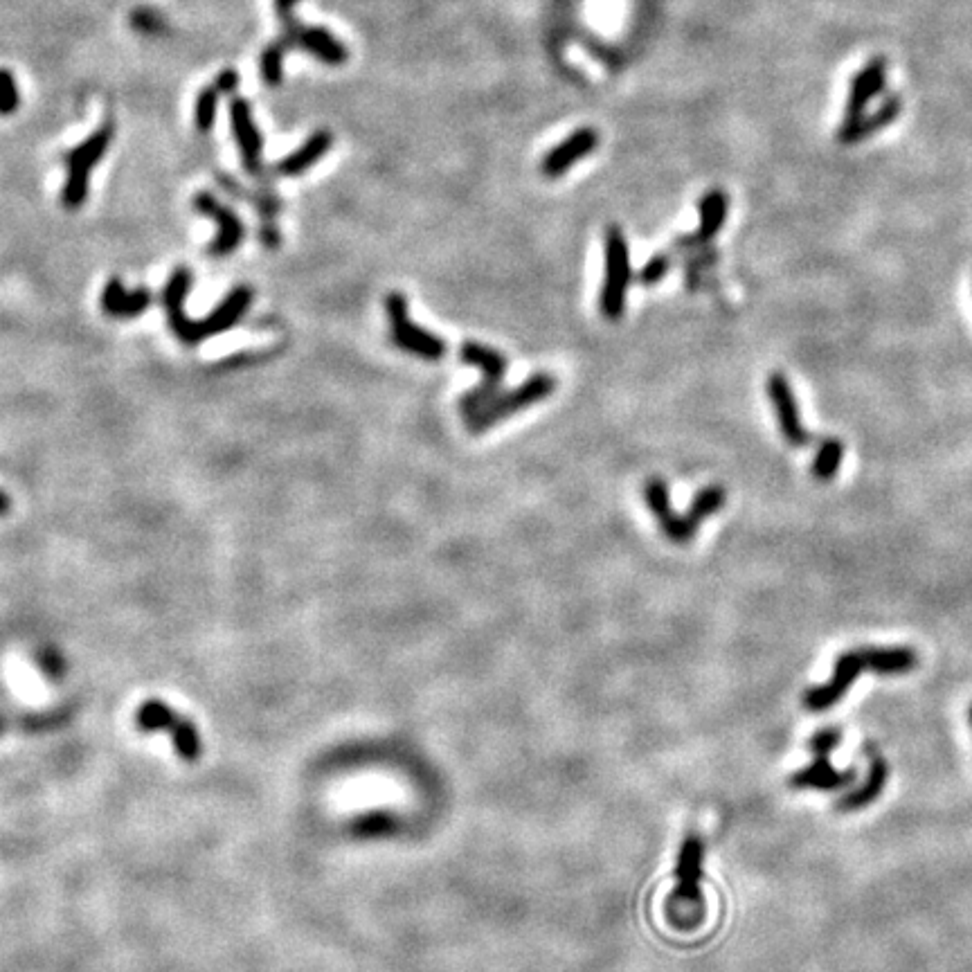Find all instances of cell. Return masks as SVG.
<instances>
[{"label":"cell","mask_w":972,"mask_h":972,"mask_svg":"<svg viewBox=\"0 0 972 972\" xmlns=\"http://www.w3.org/2000/svg\"><path fill=\"white\" fill-rule=\"evenodd\" d=\"M194 207L205 216H210V219L219 225V234H216V239L210 246V255L225 257L230 255L232 250L239 248V243L243 241V234H246V228H243L239 216L234 214L230 207L221 205L212 194L207 192L194 196Z\"/></svg>","instance_id":"14"},{"label":"cell","mask_w":972,"mask_h":972,"mask_svg":"<svg viewBox=\"0 0 972 972\" xmlns=\"http://www.w3.org/2000/svg\"><path fill=\"white\" fill-rule=\"evenodd\" d=\"M279 21H282V36H279V39L288 45V50L302 48L309 52L311 57L327 63V66H340V63H345L349 59L347 45L340 43L336 36H333L329 30H324V27L302 25L300 21H295L293 14L279 16Z\"/></svg>","instance_id":"9"},{"label":"cell","mask_w":972,"mask_h":972,"mask_svg":"<svg viewBox=\"0 0 972 972\" xmlns=\"http://www.w3.org/2000/svg\"><path fill=\"white\" fill-rule=\"evenodd\" d=\"M219 90H216V86H207L201 90V95H198L196 99V108H194V120H196V129L201 131V133H207L214 126V120H216V108H219Z\"/></svg>","instance_id":"26"},{"label":"cell","mask_w":972,"mask_h":972,"mask_svg":"<svg viewBox=\"0 0 972 972\" xmlns=\"http://www.w3.org/2000/svg\"><path fill=\"white\" fill-rule=\"evenodd\" d=\"M844 453H846V448H844L840 439H835V437L824 439L822 446H819V450L815 453L813 464H810V475H813L817 482L833 480L837 471H840Z\"/></svg>","instance_id":"24"},{"label":"cell","mask_w":972,"mask_h":972,"mask_svg":"<svg viewBox=\"0 0 972 972\" xmlns=\"http://www.w3.org/2000/svg\"><path fill=\"white\" fill-rule=\"evenodd\" d=\"M900 111H903V99L891 95L882 102V106L876 113L871 115L864 113L862 117H858V120L842 122L840 131H837V140H840V144H844V147L846 144H858L860 140H867L873 133H878L880 129H885V126L894 122L900 115Z\"/></svg>","instance_id":"20"},{"label":"cell","mask_w":972,"mask_h":972,"mask_svg":"<svg viewBox=\"0 0 972 972\" xmlns=\"http://www.w3.org/2000/svg\"><path fill=\"white\" fill-rule=\"evenodd\" d=\"M189 286H192L189 270L176 268V273L169 277L165 291H162V304H165L169 327L187 347L201 345L205 338L219 336V333L232 329L246 315L252 297H255L248 286H237L205 320H189L183 309Z\"/></svg>","instance_id":"1"},{"label":"cell","mask_w":972,"mask_h":972,"mask_svg":"<svg viewBox=\"0 0 972 972\" xmlns=\"http://www.w3.org/2000/svg\"><path fill=\"white\" fill-rule=\"evenodd\" d=\"M842 741V732L837 727H824V729H819V732H815L813 736H810V741H808V750L813 752V754H828L831 756V752L835 750L837 745H840Z\"/></svg>","instance_id":"29"},{"label":"cell","mask_w":972,"mask_h":972,"mask_svg":"<svg viewBox=\"0 0 972 972\" xmlns=\"http://www.w3.org/2000/svg\"><path fill=\"white\" fill-rule=\"evenodd\" d=\"M135 725L140 732H167L171 736L178 756L187 763H194L203 754V738L198 727L187 716H180L162 700L142 702L135 711Z\"/></svg>","instance_id":"4"},{"label":"cell","mask_w":972,"mask_h":972,"mask_svg":"<svg viewBox=\"0 0 972 972\" xmlns=\"http://www.w3.org/2000/svg\"><path fill=\"white\" fill-rule=\"evenodd\" d=\"M9 507H12V502H9L7 495L0 491V516H5V513L9 511Z\"/></svg>","instance_id":"33"},{"label":"cell","mask_w":972,"mask_h":972,"mask_svg":"<svg viewBox=\"0 0 972 972\" xmlns=\"http://www.w3.org/2000/svg\"><path fill=\"white\" fill-rule=\"evenodd\" d=\"M671 266H673V259H671L669 252H657V255H653L651 259H648L646 264H644V268L639 270L637 279L644 286H653L657 282H662V279L666 275H669Z\"/></svg>","instance_id":"27"},{"label":"cell","mask_w":972,"mask_h":972,"mask_svg":"<svg viewBox=\"0 0 972 972\" xmlns=\"http://www.w3.org/2000/svg\"><path fill=\"white\" fill-rule=\"evenodd\" d=\"M232 133L237 138L243 167L250 176H261V135L252 120V108L246 99L234 97L230 102Z\"/></svg>","instance_id":"17"},{"label":"cell","mask_w":972,"mask_h":972,"mask_svg":"<svg viewBox=\"0 0 972 972\" xmlns=\"http://www.w3.org/2000/svg\"><path fill=\"white\" fill-rule=\"evenodd\" d=\"M633 282V268H630L628 241L617 225L606 232V275H603V288L599 297L601 313L608 320H617L626 309V293Z\"/></svg>","instance_id":"6"},{"label":"cell","mask_w":972,"mask_h":972,"mask_svg":"<svg viewBox=\"0 0 972 972\" xmlns=\"http://www.w3.org/2000/svg\"><path fill=\"white\" fill-rule=\"evenodd\" d=\"M599 147V133L590 129V126H583V129L574 131L572 135L556 144L552 151H547V156L543 158V165L540 171L547 178H558L563 176L565 171H570L576 162L583 160L585 156H590L592 151H597Z\"/></svg>","instance_id":"16"},{"label":"cell","mask_w":972,"mask_h":972,"mask_svg":"<svg viewBox=\"0 0 972 972\" xmlns=\"http://www.w3.org/2000/svg\"><path fill=\"white\" fill-rule=\"evenodd\" d=\"M556 390V378L547 372L531 374L525 383L513 387V390L500 392L493 401L484 405L480 412H475L473 417L466 419L468 430L473 435H480V432L493 428L495 423H500L504 419L513 417L516 412H522L536 405L540 401L549 399Z\"/></svg>","instance_id":"2"},{"label":"cell","mask_w":972,"mask_h":972,"mask_svg":"<svg viewBox=\"0 0 972 972\" xmlns=\"http://www.w3.org/2000/svg\"><path fill=\"white\" fill-rule=\"evenodd\" d=\"M18 104H21V95H18L12 72L0 68V115H12Z\"/></svg>","instance_id":"28"},{"label":"cell","mask_w":972,"mask_h":972,"mask_svg":"<svg viewBox=\"0 0 972 972\" xmlns=\"http://www.w3.org/2000/svg\"><path fill=\"white\" fill-rule=\"evenodd\" d=\"M115 126L113 122H106L99 126V129L79 144L77 149H72L66 153V185H63L61 201L68 210H77V207L84 205L88 196V176L90 171L97 167V162L102 160L104 153L108 151L113 142Z\"/></svg>","instance_id":"5"},{"label":"cell","mask_w":972,"mask_h":972,"mask_svg":"<svg viewBox=\"0 0 972 972\" xmlns=\"http://www.w3.org/2000/svg\"><path fill=\"white\" fill-rule=\"evenodd\" d=\"M765 390H768V399L772 403L774 414H777V423L783 439L795 448L808 446L810 441H813V435H810L804 423H801L799 405L788 378L781 372H772L768 376V383H765Z\"/></svg>","instance_id":"11"},{"label":"cell","mask_w":972,"mask_h":972,"mask_svg":"<svg viewBox=\"0 0 972 972\" xmlns=\"http://www.w3.org/2000/svg\"><path fill=\"white\" fill-rule=\"evenodd\" d=\"M133 25L138 27V30H144V32H156L160 30V18L156 14H151V12H138L133 16Z\"/></svg>","instance_id":"31"},{"label":"cell","mask_w":972,"mask_h":972,"mask_svg":"<svg viewBox=\"0 0 972 972\" xmlns=\"http://www.w3.org/2000/svg\"><path fill=\"white\" fill-rule=\"evenodd\" d=\"M855 781V770H837L828 754H815V761L790 774V788L795 790H842Z\"/></svg>","instance_id":"18"},{"label":"cell","mask_w":972,"mask_h":972,"mask_svg":"<svg viewBox=\"0 0 972 972\" xmlns=\"http://www.w3.org/2000/svg\"><path fill=\"white\" fill-rule=\"evenodd\" d=\"M885 84H887V61L882 57L871 59L867 66L858 70V75L851 79L842 122H853L867 113V106L871 104V99L882 93Z\"/></svg>","instance_id":"15"},{"label":"cell","mask_w":972,"mask_h":972,"mask_svg":"<svg viewBox=\"0 0 972 972\" xmlns=\"http://www.w3.org/2000/svg\"><path fill=\"white\" fill-rule=\"evenodd\" d=\"M151 293L147 288H135V291H126L120 279L113 277L108 279V284L102 293V309L106 315L117 320L135 318V315L144 313L151 306Z\"/></svg>","instance_id":"22"},{"label":"cell","mask_w":972,"mask_h":972,"mask_svg":"<svg viewBox=\"0 0 972 972\" xmlns=\"http://www.w3.org/2000/svg\"><path fill=\"white\" fill-rule=\"evenodd\" d=\"M862 673H867V669H864L862 651L858 646V648H853V651H846V653L837 657L831 680H826L824 684H817V687L808 689L804 693V700H801V702H804V707L808 711H813V714L831 709L846 696V693H849V689L853 687L855 680H858Z\"/></svg>","instance_id":"10"},{"label":"cell","mask_w":972,"mask_h":972,"mask_svg":"<svg viewBox=\"0 0 972 972\" xmlns=\"http://www.w3.org/2000/svg\"><path fill=\"white\" fill-rule=\"evenodd\" d=\"M700 223L687 237H680L673 243L675 250H691L707 246V243L723 230L729 214V196L723 189H709V192L698 201Z\"/></svg>","instance_id":"13"},{"label":"cell","mask_w":972,"mask_h":972,"mask_svg":"<svg viewBox=\"0 0 972 972\" xmlns=\"http://www.w3.org/2000/svg\"><path fill=\"white\" fill-rule=\"evenodd\" d=\"M297 3H300V0H275V14L277 16L293 14V9H295Z\"/></svg>","instance_id":"32"},{"label":"cell","mask_w":972,"mask_h":972,"mask_svg":"<svg viewBox=\"0 0 972 972\" xmlns=\"http://www.w3.org/2000/svg\"><path fill=\"white\" fill-rule=\"evenodd\" d=\"M214 86L219 93H234L239 86V72L237 70H232V68H225L219 77H216L214 81Z\"/></svg>","instance_id":"30"},{"label":"cell","mask_w":972,"mask_h":972,"mask_svg":"<svg viewBox=\"0 0 972 972\" xmlns=\"http://www.w3.org/2000/svg\"><path fill=\"white\" fill-rule=\"evenodd\" d=\"M288 50V45L277 39L270 45H266L264 52H261V77H264L266 84L277 86L284 77V54Z\"/></svg>","instance_id":"25"},{"label":"cell","mask_w":972,"mask_h":972,"mask_svg":"<svg viewBox=\"0 0 972 972\" xmlns=\"http://www.w3.org/2000/svg\"><path fill=\"white\" fill-rule=\"evenodd\" d=\"M727 502V491L720 484H709L705 489H700L689 504V509L684 513L671 511L669 516H664L660 522V529L664 531V536L671 540V543L684 545L696 536L698 527L705 522L709 516H714L716 511L725 507Z\"/></svg>","instance_id":"8"},{"label":"cell","mask_w":972,"mask_h":972,"mask_svg":"<svg viewBox=\"0 0 972 972\" xmlns=\"http://www.w3.org/2000/svg\"><path fill=\"white\" fill-rule=\"evenodd\" d=\"M0 732H3V720H0Z\"/></svg>","instance_id":"35"},{"label":"cell","mask_w":972,"mask_h":972,"mask_svg":"<svg viewBox=\"0 0 972 972\" xmlns=\"http://www.w3.org/2000/svg\"><path fill=\"white\" fill-rule=\"evenodd\" d=\"M968 718H970V727H972V705H970V709H968Z\"/></svg>","instance_id":"34"},{"label":"cell","mask_w":972,"mask_h":972,"mask_svg":"<svg viewBox=\"0 0 972 972\" xmlns=\"http://www.w3.org/2000/svg\"><path fill=\"white\" fill-rule=\"evenodd\" d=\"M385 311L387 320H390V336L396 347L423 360H432V363L446 356V342L408 318V302L401 293H390L385 297Z\"/></svg>","instance_id":"7"},{"label":"cell","mask_w":972,"mask_h":972,"mask_svg":"<svg viewBox=\"0 0 972 972\" xmlns=\"http://www.w3.org/2000/svg\"><path fill=\"white\" fill-rule=\"evenodd\" d=\"M459 358H462L464 365H473L482 372V383L459 399V410H462L464 419H468L473 417L475 412H480L486 403L493 401L495 396L502 392V383H504V376H507L509 360L507 356H502L498 349L486 347L477 340H466L464 345L459 347Z\"/></svg>","instance_id":"3"},{"label":"cell","mask_w":972,"mask_h":972,"mask_svg":"<svg viewBox=\"0 0 972 972\" xmlns=\"http://www.w3.org/2000/svg\"><path fill=\"white\" fill-rule=\"evenodd\" d=\"M702 862H705V842L700 840L698 835H687L682 840L680 853H678V864H675V891L673 900L675 903H687V905H700L702 898Z\"/></svg>","instance_id":"12"},{"label":"cell","mask_w":972,"mask_h":972,"mask_svg":"<svg viewBox=\"0 0 972 972\" xmlns=\"http://www.w3.org/2000/svg\"><path fill=\"white\" fill-rule=\"evenodd\" d=\"M860 651L867 673L907 675L918 664V655L909 646H860Z\"/></svg>","instance_id":"21"},{"label":"cell","mask_w":972,"mask_h":972,"mask_svg":"<svg viewBox=\"0 0 972 972\" xmlns=\"http://www.w3.org/2000/svg\"><path fill=\"white\" fill-rule=\"evenodd\" d=\"M333 135L329 131H315L311 138H306L300 149H295L291 156L282 158L275 165V174L279 176H300L309 171L315 162L331 151Z\"/></svg>","instance_id":"23"},{"label":"cell","mask_w":972,"mask_h":972,"mask_svg":"<svg viewBox=\"0 0 972 972\" xmlns=\"http://www.w3.org/2000/svg\"><path fill=\"white\" fill-rule=\"evenodd\" d=\"M887 781H889V763L885 761V756L873 754L867 770V779H864L858 788L844 792V795L837 799L835 810H840V813H858V810L871 806L873 801L885 792Z\"/></svg>","instance_id":"19"}]
</instances>
